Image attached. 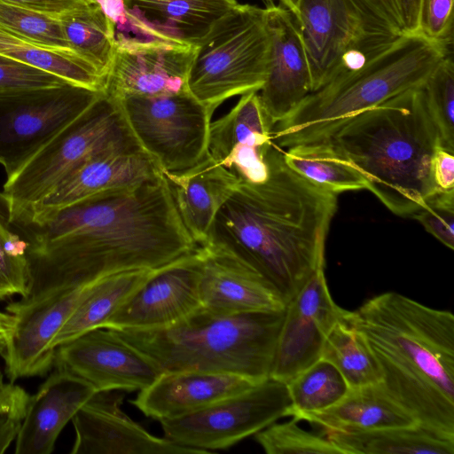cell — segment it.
I'll list each match as a JSON object with an SVG mask.
<instances>
[{"label":"cell","mask_w":454,"mask_h":454,"mask_svg":"<svg viewBox=\"0 0 454 454\" xmlns=\"http://www.w3.org/2000/svg\"><path fill=\"white\" fill-rule=\"evenodd\" d=\"M269 51L265 8L238 4L196 46L187 90L213 114L231 98L260 91Z\"/></svg>","instance_id":"cell-8"},{"label":"cell","mask_w":454,"mask_h":454,"mask_svg":"<svg viewBox=\"0 0 454 454\" xmlns=\"http://www.w3.org/2000/svg\"><path fill=\"white\" fill-rule=\"evenodd\" d=\"M0 27L41 45L70 50L59 19L3 0Z\"/></svg>","instance_id":"cell-38"},{"label":"cell","mask_w":454,"mask_h":454,"mask_svg":"<svg viewBox=\"0 0 454 454\" xmlns=\"http://www.w3.org/2000/svg\"><path fill=\"white\" fill-rule=\"evenodd\" d=\"M273 128L259 91L241 95L229 112L211 121L207 154L239 183L261 184L270 172Z\"/></svg>","instance_id":"cell-18"},{"label":"cell","mask_w":454,"mask_h":454,"mask_svg":"<svg viewBox=\"0 0 454 454\" xmlns=\"http://www.w3.org/2000/svg\"><path fill=\"white\" fill-rule=\"evenodd\" d=\"M102 93L70 82L0 92V164L7 178Z\"/></svg>","instance_id":"cell-11"},{"label":"cell","mask_w":454,"mask_h":454,"mask_svg":"<svg viewBox=\"0 0 454 454\" xmlns=\"http://www.w3.org/2000/svg\"><path fill=\"white\" fill-rule=\"evenodd\" d=\"M366 340L381 383L422 426L454 439V316L396 292L344 312Z\"/></svg>","instance_id":"cell-3"},{"label":"cell","mask_w":454,"mask_h":454,"mask_svg":"<svg viewBox=\"0 0 454 454\" xmlns=\"http://www.w3.org/2000/svg\"><path fill=\"white\" fill-rule=\"evenodd\" d=\"M96 392L83 380L55 369L30 396L15 454H51L62 429Z\"/></svg>","instance_id":"cell-23"},{"label":"cell","mask_w":454,"mask_h":454,"mask_svg":"<svg viewBox=\"0 0 454 454\" xmlns=\"http://www.w3.org/2000/svg\"><path fill=\"white\" fill-rule=\"evenodd\" d=\"M371 1L403 34V21L398 0Z\"/></svg>","instance_id":"cell-47"},{"label":"cell","mask_w":454,"mask_h":454,"mask_svg":"<svg viewBox=\"0 0 454 454\" xmlns=\"http://www.w3.org/2000/svg\"><path fill=\"white\" fill-rule=\"evenodd\" d=\"M30 283L27 243L0 210V301L12 295L25 297Z\"/></svg>","instance_id":"cell-37"},{"label":"cell","mask_w":454,"mask_h":454,"mask_svg":"<svg viewBox=\"0 0 454 454\" xmlns=\"http://www.w3.org/2000/svg\"><path fill=\"white\" fill-rule=\"evenodd\" d=\"M450 49L419 34H403L362 67L310 92L272 130L281 149L326 138L343 121L421 86Z\"/></svg>","instance_id":"cell-6"},{"label":"cell","mask_w":454,"mask_h":454,"mask_svg":"<svg viewBox=\"0 0 454 454\" xmlns=\"http://www.w3.org/2000/svg\"><path fill=\"white\" fill-rule=\"evenodd\" d=\"M284 317L285 309L223 315L200 307L165 328L114 331L162 372L230 373L260 383L270 377Z\"/></svg>","instance_id":"cell-5"},{"label":"cell","mask_w":454,"mask_h":454,"mask_svg":"<svg viewBox=\"0 0 454 454\" xmlns=\"http://www.w3.org/2000/svg\"><path fill=\"white\" fill-rule=\"evenodd\" d=\"M154 270H134L98 280L52 341L56 348L103 324L151 277Z\"/></svg>","instance_id":"cell-28"},{"label":"cell","mask_w":454,"mask_h":454,"mask_svg":"<svg viewBox=\"0 0 454 454\" xmlns=\"http://www.w3.org/2000/svg\"><path fill=\"white\" fill-rule=\"evenodd\" d=\"M266 3H268V5L273 4V0H264Z\"/></svg>","instance_id":"cell-50"},{"label":"cell","mask_w":454,"mask_h":454,"mask_svg":"<svg viewBox=\"0 0 454 454\" xmlns=\"http://www.w3.org/2000/svg\"><path fill=\"white\" fill-rule=\"evenodd\" d=\"M257 384L230 373L164 372L130 403L145 416L160 421L191 414Z\"/></svg>","instance_id":"cell-22"},{"label":"cell","mask_w":454,"mask_h":454,"mask_svg":"<svg viewBox=\"0 0 454 454\" xmlns=\"http://www.w3.org/2000/svg\"><path fill=\"white\" fill-rule=\"evenodd\" d=\"M195 50L161 40L116 39L104 92L120 99L185 90Z\"/></svg>","instance_id":"cell-17"},{"label":"cell","mask_w":454,"mask_h":454,"mask_svg":"<svg viewBox=\"0 0 454 454\" xmlns=\"http://www.w3.org/2000/svg\"><path fill=\"white\" fill-rule=\"evenodd\" d=\"M325 139L363 175L366 190L398 216L411 217L440 191L432 175L440 138L421 86L351 116Z\"/></svg>","instance_id":"cell-4"},{"label":"cell","mask_w":454,"mask_h":454,"mask_svg":"<svg viewBox=\"0 0 454 454\" xmlns=\"http://www.w3.org/2000/svg\"><path fill=\"white\" fill-rule=\"evenodd\" d=\"M411 218L445 247L454 248V190L437 191Z\"/></svg>","instance_id":"cell-39"},{"label":"cell","mask_w":454,"mask_h":454,"mask_svg":"<svg viewBox=\"0 0 454 454\" xmlns=\"http://www.w3.org/2000/svg\"><path fill=\"white\" fill-rule=\"evenodd\" d=\"M417 34L450 49L453 43V0H420Z\"/></svg>","instance_id":"cell-41"},{"label":"cell","mask_w":454,"mask_h":454,"mask_svg":"<svg viewBox=\"0 0 454 454\" xmlns=\"http://www.w3.org/2000/svg\"><path fill=\"white\" fill-rule=\"evenodd\" d=\"M121 390L96 392L74 415L72 454H208L151 434L121 408Z\"/></svg>","instance_id":"cell-19"},{"label":"cell","mask_w":454,"mask_h":454,"mask_svg":"<svg viewBox=\"0 0 454 454\" xmlns=\"http://www.w3.org/2000/svg\"><path fill=\"white\" fill-rule=\"evenodd\" d=\"M14 317L9 312L0 311V356H3L14 328Z\"/></svg>","instance_id":"cell-48"},{"label":"cell","mask_w":454,"mask_h":454,"mask_svg":"<svg viewBox=\"0 0 454 454\" xmlns=\"http://www.w3.org/2000/svg\"><path fill=\"white\" fill-rule=\"evenodd\" d=\"M97 281L55 282L31 289L27 295L7 305L6 311L15 319L2 356L10 381L44 376L51 371L55 336Z\"/></svg>","instance_id":"cell-13"},{"label":"cell","mask_w":454,"mask_h":454,"mask_svg":"<svg viewBox=\"0 0 454 454\" xmlns=\"http://www.w3.org/2000/svg\"><path fill=\"white\" fill-rule=\"evenodd\" d=\"M68 82L39 68L0 55V92L61 85Z\"/></svg>","instance_id":"cell-42"},{"label":"cell","mask_w":454,"mask_h":454,"mask_svg":"<svg viewBox=\"0 0 454 454\" xmlns=\"http://www.w3.org/2000/svg\"><path fill=\"white\" fill-rule=\"evenodd\" d=\"M299 0H280L281 5L287 8L294 15L297 12V5Z\"/></svg>","instance_id":"cell-49"},{"label":"cell","mask_w":454,"mask_h":454,"mask_svg":"<svg viewBox=\"0 0 454 454\" xmlns=\"http://www.w3.org/2000/svg\"><path fill=\"white\" fill-rule=\"evenodd\" d=\"M420 0H398L403 34H417Z\"/></svg>","instance_id":"cell-46"},{"label":"cell","mask_w":454,"mask_h":454,"mask_svg":"<svg viewBox=\"0 0 454 454\" xmlns=\"http://www.w3.org/2000/svg\"><path fill=\"white\" fill-rule=\"evenodd\" d=\"M2 211L27 243L30 290L65 280L87 284L123 271L158 269L198 247L162 173L57 209Z\"/></svg>","instance_id":"cell-1"},{"label":"cell","mask_w":454,"mask_h":454,"mask_svg":"<svg viewBox=\"0 0 454 454\" xmlns=\"http://www.w3.org/2000/svg\"><path fill=\"white\" fill-rule=\"evenodd\" d=\"M160 174L158 166L144 151L105 150L87 159L45 198L28 207L57 209L91 195L136 184Z\"/></svg>","instance_id":"cell-24"},{"label":"cell","mask_w":454,"mask_h":454,"mask_svg":"<svg viewBox=\"0 0 454 454\" xmlns=\"http://www.w3.org/2000/svg\"><path fill=\"white\" fill-rule=\"evenodd\" d=\"M427 113L433 121L440 147L454 153V63L447 54L421 85Z\"/></svg>","instance_id":"cell-35"},{"label":"cell","mask_w":454,"mask_h":454,"mask_svg":"<svg viewBox=\"0 0 454 454\" xmlns=\"http://www.w3.org/2000/svg\"><path fill=\"white\" fill-rule=\"evenodd\" d=\"M321 358L340 372L349 388L381 382L380 369L372 349L364 337L345 320L344 313L328 333Z\"/></svg>","instance_id":"cell-33"},{"label":"cell","mask_w":454,"mask_h":454,"mask_svg":"<svg viewBox=\"0 0 454 454\" xmlns=\"http://www.w3.org/2000/svg\"><path fill=\"white\" fill-rule=\"evenodd\" d=\"M333 299L319 265L286 303L270 379L283 383L321 358L324 341L344 313Z\"/></svg>","instance_id":"cell-15"},{"label":"cell","mask_w":454,"mask_h":454,"mask_svg":"<svg viewBox=\"0 0 454 454\" xmlns=\"http://www.w3.org/2000/svg\"><path fill=\"white\" fill-rule=\"evenodd\" d=\"M97 391H136L149 387L161 370L114 330L95 328L56 348L54 365Z\"/></svg>","instance_id":"cell-14"},{"label":"cell","mask_w":454,"mask_h":454,"mask_svg":"<svg viewBox=\"0 0 454 454\" xmlns=\"http://www.w3.org/2000/svg\"><path fill=\"white\" fill-rule=\"evenodd\" d=\"M161 173L183 224L197 247L203 246L216 214L238 186V179L208 154L187 170Z\"/></svg>","instance_id":"cell-25"},{"label":"cell","mask_w":454,"mask_h":454,"mask_svg":"<svg viewBox=\"0 0 454 454\" xmlns=\"http://www.w3.org/2000/svg\"><path fill=\"white\" fill-rule=\"evenodd\" d=\"M30 396L20 386L5 381L0 369V454L4 453L15 440Z\"/></svg>","instance_id":"cell-40"},{"label":"cell","mask_w":454,"mask_h":454,"mask_svg":"<svg viewBox=\"0 0 454 454\" xmlns=\"http://www.w3.org/2000/svg\"><path fill=\"white\" fill-rule=\"evenodd\" d=\"M108 149L143 151L119 101L103 92L7 178L0 193L1 204L14 211L38 203L87 159Z\"/></svg>","instance_id":"cell-7"},{"label":"cell","mask_w":454,"mask_h":454,"mask_svg":"<svg viewBox=\"0 0 454 454\" xmlns=\"http://www.w3.org/2000/svg\"><path fill=\"white\" fill-rule=\"evenodd\" d=\"M432 175L434 182L440 191L454 190V156L453 153L442 147L435 150Z\"/></svg>","instance_id":"cell-44"},{"label":"cell","mask_w":454,"mask_h":454,"mask_svg":"<svg viewBox=\"0 0 454 454\" xmlns=\"http://www.w3.org/2000/svg\"><path fill=\"white\" fill-rule=\"evenodd\" d=\"M347 454H454V439L420 425L324 433Z\"/></svg>","instance_id":"cell-29"},{"label":"cell","mask_w":454,"mask_h":454,"mask_svg":"<svg viewBox=\"0 0 454 454\" xmlns=\"http://www.w3.org/2000/svg\"><path fill=\"white\" fill-rule=\"evenodd\" d=\"M270 38L267 76L259 91L274 126L288 115L311 91L308 55L294 14L282 5L265 8Z\"/></svg>","instance_id":"cell-20"},{"label":"cell","mask_w":454,"mask_h":454,"mask_svg":"<svg viewBox=\"0 0 454 454\" xmlns=\"http://www.w3.org/2000/svg\"><path fill=\"white\" fill-rule=\"evenodd\" d=\"M0 55L55 74L70 83L104 92L106 78L71 50L41 45L0 27Z\"/></svg>","instance_id":"cell-31"},{"label":"cell","mask_w":454,"mask_h":454,"mask_svg":"<svg viewBox=\"0 0 454 454\" xmlns=\"http://www.w3.org/2000/svg\"><path fill=\"white\" fill-rule=\"evenodd\" d=\"M20 5L53 18L59 19L63 14L86 6L94 0H3Z\"/></svg>","instance_id":"cell-43"},{"label":"cell","mask_w":454,"mask_h":454,"mask_svg":"<svg viewBox=\"0 0 454 454\" xmlns=\"http://www.w3.org/2000/svg\"><path fill=\"white\" fill-rule=\"evenodd\" d=\"M283 156L293 170L337 195L367 188L363 175L327 139L291 146Z\"/></svg>","instance_id":"cell-30"},{"label":"cell","mask_w":454,"mask_h":454,"mask_svg":"<svg viewBox=\"0 0 454 454\" xmlns=\"http://www.w3.org/2000/svg\"><path fill=\"white\" fill-rule=\"evenodd\" d=\"M291 401L289 417L325 410L338 403L349 390L340 372L320 358L286 383Z\"/></svg>","instance_id":"cell-34"},{"label":"cell","mask_w":454,"mask_h":454,"mask_svg":"<svg viewBox=\"0 0 454 454\" xmlns=\"http://www.w3.org/2000/svg\"><path fill=\"white\" fill-rule=\"evenodd\" d=\"M269 165L264 182L239 183L216 214L206 244L255 270L286 304L325 263L338 195L293 170L275 143Z\"/></svg>","instance_id":"cell-2"},{"label":"cell","mask_w":454,"mask_h":454,"mask_svg":"<svg viewBox=\"0 0 454 454\" xmlns=\"http://www.w3.org/2000/svg\"><path fill=\"white\" fill-rule=\"evenodd\" d=\"M297 420L317 425L325 433L365 432L419 423L381 382L349 388L333 406Z\"/></svg>","instance_id":"cell-27"},{"label":"cell","mask_w":454,"mask_h":454,"mask_svg":"<svg viewBox=\"0 0 454 454\" xmlns=\"http://www.w3.org/2000/svg\"><path fill=\"white\" fill-rule=\"evenodd\" d=\"M201 261L198 247L156 269L102 325L116 331L170 326L201 307Z\"/></svg>","instance_id":"cell-16"},{"label":"cell","mask_w":454,"mask_h":454,"mask_svg":"<svg viewBox=\"0 0 454 454\" xmlns=\"http://www.w3.org/2000/svg\"><path fill=\"white\" fill-rule=\"evenodd\" d=\"M59 20L69 49L106 78L114 59V37L112 25L99 5L94 1Z\"/></svg>","instance_id":"cell-32"},{"label":"cell","mask_w":454,"mask_h":454,"mask_svg":"<svg viewBox=\"0 0 454 454\" xmlns=\"http://www.w3.org/2000/svg\"><path fill=\"white\" fill-rule=\"evenodd\" d=\"M293 419L272 423L254 434L267 454H347L325 434L309 432Z\"/></svg>","instance_id":"cell-36"},{"label":"cell","mask_w":454,"mask_h":454,"mask_svg":"<svg viewBox=\"0 0 454 454\" xmlns=\"http://www.w3.org/2000/svg\"><path fill=\"white\" fill-rule=\"evenodd\" d=\"M294 16L308 55L312 91L338 74L362 67L403 35L369 0H299Z\"/></svg>","instance_id":"cell-9"},{"label":"cell","mask_w":454,"mask_h":454,"mask_svg":"<svg viewBox=\"0 0 454 454\" xmlns=\"http://www.w3.org/2000/svg\"><path fill=\"white\" fill-rule=\"evenodd\" d=\"M201 261V308L215 314L278 311L286 303L255 270L223 248L198 247Z\"/></svg>","instance_id":"cell-21"},{"label":"cell","mask_w":454,"mask_h":454,"mask_svg":"<svg viewBox=\"0 0 454 454\" xmlns=\"http://www.w3.org/2000/svg\"><path fill=\"white\" fill-rule=\"evenodd\" d=\"M290 409L286 383L270 378L200 411L160 423L168 440L213 453L289 417Z\"/></svg>","instance_id":"cell-12"},{"label":"cell","mask_w":454,"mask_h":454,"mask_svg":"<svg viewBox=\"0 0 454 454\" xmlns=\"http://www.w3.org/2000/svg\"><path fill=\"white\" fill-rule=\"evenodd\" d=\"M117 100L140 147L161 172H182L207 157L213 114L187 89Z\"/></svg>","instance_id":"cell-10"},{"label":"cell","mask_w":454,"mask_h":454,"mask_svg":"<svg viewBox=\"0 0 454 454\" xmlns=\"http://www.w3.org/2000/svg\"><path fill=\"white\" fill-rule=\"evenodd\" d=\"M110 22L114 37L125 33L130 26L129 13L123 0H94Z\"/></svg>","instance_id":"cell-45"},{"label":"cell","mask_w":454,"mask_h":454,"mask_svg":"<svg viewBox=\"0 0 454 454\" xmlns=\"http://www.w3.org/2000/svg\"><path fill=\"white\" fill-rule=\"evenodd\" d=\"M142 30L171 43L198 46L236 0H123Z\"/></svg>","instance_id":"cell-26"}]
</instances>
